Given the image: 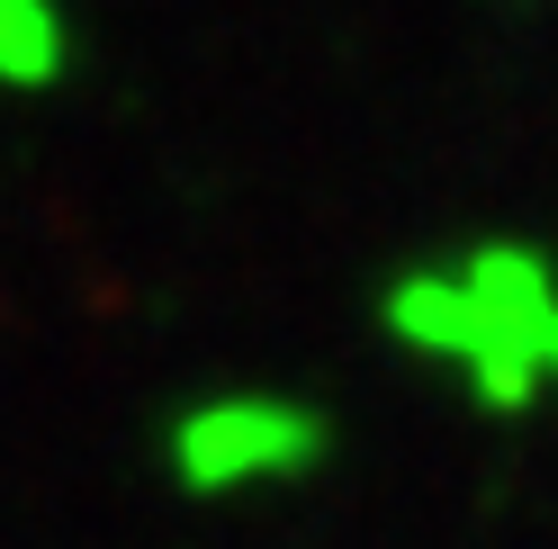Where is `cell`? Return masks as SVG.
Masks as SVG:
<instances>
[{
	"label": "cell",
	"mask_w": 558,
	"mask_h": 549,
	"mask_svg": "<svg viewBox=\"0 0 558 549\" xmlns=\"http://www.w3.org/2000/svg\"><path fill=\"white\" fill-rule=\"evenodd\" d=\"M378 333L405 361L460 379L477 415L513 424L558 396V261L532 234H469L441 261L388 270Z\"/></svg>",
	"instance_id": "6da1fadb"
},
{
	"label": "cell",
	"mask_w": 558,
	"mask_h": 549,
	"mask_svg": "<svg viewBox=\"0 0 558 549\" xmlns=\"http://www.w3.org/2000/svg\"><path fill=\"white\" fill-rule=\"evenodd\" d=\"M333 460V415L298 388H217L162 424V468L198 504H234L262 487H298Z\"/></svg>",
	"instance_id": "7a4b0ae2"
},
{
	"label": "cell",
	"mask_w": 558,
	"mask_h": 549,
	"mask_svg": "<svg viewBox=\"0 0 558 549\" xmlns=\"http://www.w3.org/2000/svg\"><path fill=\"white\" fill-rule=\"evenodd\" d=\"M73 73V19L63 0H0V90H54Z\"/></svg>",
	"instance_id": "3957f363"
}]
</instances>
